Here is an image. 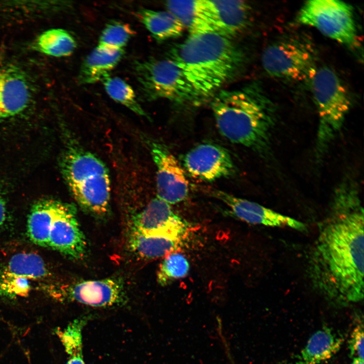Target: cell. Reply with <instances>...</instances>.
<instances>
[{"label": "cell", "mask_w": 364, "mask_h": 364, "mask_svg": "<svg viewBox=\"0 0 364 364\" xmlns=\"http://www.w3.org/2000/svg\"><path fill=\"white\" fill-rule=\"evenodd\" d=\"M310 268L315 286L329 300L345 305L362 300L363 210L352 179H344L336 188Z\"/></svg>", "instance_id": "cell-1"}, {"label": "cell", "mask_w": 364, "mask_h": 364, "mask_svg": "<svg viewBox=\"0 0 364 364\" xmlns=\"http://www.w3.org/2000/svg\"><path fill=\"white\" fill-rule=\"evenodd\" d=\"M210 105L217 128L225 138L263 156L267 155L275 108L259 83L221 90Z\"/></svg>", "instance_id": "cell-2"}, {"label": "cell", "mask_w": 364, "mask_h": 364, "mask_svg": "<svg viewBox=\"0 0 364 364\" xmlns=\"http://www.w3.org/2000/svg\"><path fill=\"white\" fill-rule=\"evenodd\" d=\"M205 100L240 71L246 58L230 38L216 32L190 35L167 53Z\"/></svg>", "instance_id": "cell-3"}, {"label": "cell", "mask_w": 364, "mask_h": 364, "mask_svg": "<svg viewBox=\"0 0 364 364\" xmlns=\"http://www.w3.org/2000/svg\"><path fill=\"white\" fill-rule=\"evenodd\" d=\"M61 169L71 194L80 207L98 217L109 213L110 178L107 167L99 158L77 143L71 142L62 156Z\"/></svg>", "instance_id": "cell-4"}, {"label": "cell", "mask_w": 364, "mask_h": 364, "mask_svg": "<svg viewBox=\"0 0 364 364\" xmlns=\"http://www.w3.org/2000/svg\"><path fill=\"white\" fill-rule=\"evenodd\" d=\"M310 81L319 119L315 156L320 161L343 126L351 100L341 79L328 67L317 68Z\"/></svg>", "instance_id": "cell-5"}, {"label": "cell", "mask_w": 364, "mask_h": 364, "mask_svg": "<svg viewBox=\"0 0 364 364\" xmlns=\"http://www.w3.org/2000/svg\"><path fill=\"white\" fill-rule=\"evenodd\" d=\"M134 72L141 92L148 100L165 99L178 104L194 105L205 100L181 70L167 58L137 62Z\"/></svg>", "instance_id": "cell-6"}, {"label": "cell", "mask_w": 364, "mask_h": 364, "mask_svg": "<svg viewBox=\"0 0 364 364\" xmlns=\"http://www.w3.org/2000/svg\"><path fill=\"white\" fill-rule=\"evenodd\" d=\"M297 21L349 48L355 49L360 46L353 9L344 2L307 1L299 10Z\"/></svg>", "instance_id": "cell-7"}, {"label": "cell", "mask_w": 364, "mask_h": 364, "mask_svg": "<svg viewBox=\"0 0 364 364\" xmlns=\"http://www.w3.org/2000/svg\"><path fill=\"white\" fill-rule=\"evenodd\" d=\"M261 62L270 76L292 81H311L317 69L313 48L296 37L268 46L262 53Z\"/></svg>", "instance_id": "cell-8"}, {"label": "cell", "mask_w": 364, "mask_h": 364, "mask_svg": "<svg viewBox=\"0 0 364 364\" xmlns=\"http://www.w3.org/2000/svg\"><path fill=\"white\" fill-rule=\"evenodd\" d=\"M50 288V294L60 301L74 302L92 307L120 305L127 299L124 283L117 278L80 281Z\"/></svg>", "instance_id": "cell-9"}, {"label": "cell", "mask_w": 364, "mask_h": 364, "mask_svg": "<svg viewBox=\"0 0 364 364\" xmlns=\"http://www.w3.org/2000/svg\"><path fill=\"white\" fill-rule=\"evenodd\" d=\"M189 228L170 204L156 197L133 216L131 230L147 236L185 239Z\"/></svg>", "instance_id": "cell-10"}, {"label": "cell", "mask_w": 364, "mask_h": 364, "mask_svg": "<svg viewBox=\"0 0 364 364\" xmlns=\"http://www.w3.org/2000/svg\"><path fill=\"white\" fill-rule=\"evenodd\" d=\"M150 149L156 170V197L170 205L183 201L188 195L189 184L176 158L157 142H150Z\"/></svg>", "instance_id": "cell-11"}, {"label": "cell", "mask_w": 364, "mask_h": 364, "mask_svg": "<svg viewBox=\"0 0 364 364\" xmlns=\"http://www.w3.org/2000/svg\"><path fill=\"white\" fill-rule=\"evenodd\" d=\"M48 247L73 259L83 258L87 243L77 219L76 207L58 201L50 229Z\"/></svg>", "instance_id": "cell-12"}, {"label": "cell", "mask_w": 364, "mask_h": 364, "mask_svg": "<svg viewBox=\"0 0 364 364\" xmlns=\"http://www.w3.org/2000/svg\"><path fill=\"white\" fill-rule=\"evenodd\" d=\"M183 164L191 176L207 182L230 176L235 171L230 153L213 143H202L191 149L184 156Z\"/></svg>", "instance_id": "cell-13"}, {"label": "cell", "mask_w": 364, "mask_h": 364, "mask_svg": "<svg viewBox=\"0 0 364 364\" xmlns=\"http://www.w3.org/2000/svg\"><path fill=\"white\" fill-rule=\"evenodd\" d=\"M32 85L20 67L0 64V120L15 116L28 107L33 97Z\"/></svg>", "instance_id": "cell-14"}, {"label": "cell", "mask_w": 364, "mask_h": 364, "mask_svg": "<svg viewBox=\"0 0 364 364\" xmlns=\"http://www.w3.org/2000/svg\"><path fill=\"white\" fill-rule=\"evenodd\" d=\"M212 194L226 205L237 217L244 221L269 226L288 227L302 232L306 230V225L302 222L256 202L220 190H214Z\"/></svg>", "instance_id": "cell-15"}, {"label": "cell", "mask_w": 364, "mask_h": 364, "mask_svg": "<svg viewBox=\"0 0 364 364\" xmlns=\"http://www.w3.org/2000/svg\"><path fill=\"white\" fill-rule=\"evenodd\" d=\"M215 32L231 38L245 29L249 23L251 8L243 1H207Z\"/></svg>", "instance_id": "cell-16"}, {"label": "cell", "mask_w": 364, "mask_h": 364, "mask_svg": "<svg viewBox=\"0 0 364 364\" xmlns=\"http://www.w3.org/2000/svg\"><path fill=\"white\" fill-rule=\"evenodd\" d=\"M344 341L343 336L324 326L310 337L304 348L289 364H323L339 352Z\"/></svg>", "instance_id": "cell-17"}, {"label": "cell", "mask_w": 364, "mask_h": 364, "mask_svg": "<svg viewBox=\"0 0 364 364\" xmlns=\"http://www.w3.org/2000/svg\"><path fill=\"white\" fill-rule=\"evenodd\" d=\"M165 5L187 27L190 34L216 32L206 0L169 1Z\"/></svg>", "instance_id": "cell-18"}, {"label": "cell", "mask_w": 364, "mask_h": 364, "mask_svg": "<svg viewBox=\"0 0 364 364\" xmlns=\"http://www.w3.org/2000/svg\"><path fill=\"white\" fill-rule=\"evenodd\" d=\"M123 49H112L98 45L82 62L78 76L80 84L103 81L121 60Z\"/></svg>", "instance_id": "cell-19"}, {"label": "cell", "mask_w": 364, "mask_h": 364, "mask_svg": "<svg viewBox=\"0 0 364 364\" xmlns=\"http://www.w3.org/2000/svg\"><path fill=\"white\" fill-rule=\"evenodd\" d=\"M57 201L42 200L34 204L31 208L27 221V235L30 240L37 245L48 247Z\"/></svg>", "instance_id": "cell-20"}, {"label": "cell", "mask_w": 364, "mask_h": 364, "mask_svg": "<svg viewBox=\"0 0 364 364\" xmlns=\"http://www.w3.org/2000/svg\"><path fill=\"white\" fill-rule=\"evenodd\" d=\"M142 23L158 41L181 35L185 27L178 19L169 11L141 9L138 13Z\"/></svg>", "instance_id": "cell-21"}, {"label": "cell", "mask_w": 364, "mask_h": 364, "mask_svg": "<svg viewBox=\"0 0 364 364\" xmlns=\"http://www.w3.org/2000/svg\"><path fill=\"white\" fill-rule=\"evenodd\" d=\"M184 240L147 236L131 230L128 243L134 253L144 258L152 259L178 250L183 246Z\"/></svg>", "instance_id": "cell-22"}, {"label": "cell", "mask_w": 364, "mask_h": 364, "mask_svg": "<svg viewBox=\"0 0 364 364\" xmlns=\"http://www.w3.org/2000/svg\"><path fill=\"white\" fill-rule=\"evenodd\" d=\"M1 275L29 280L46 278L49 270L43 259L33 253H19L10 259Z\"/></svg>", "instance_id": "cell-23"}, {"label": "cell", "mask_w": 364, "mask_h": 364, "mask_svg": "<svg viewBox=\"0 0 364 364\" xmlns=\"http://www.w3.org/2000/svg\"><path fill=\"white\" fill-rule=\"evenodd\" d=\"M34 48L46 55L62 57L72 54L76 42L72 35L61 28L47 30L41 33L34 42Z\"/></svg>", "instance_id": "cell-24"}, {"label": "cell", "mask_w": 364, "mask_h": 364, "mask_svg": "<svg viewBox=\"0 0 364 364\" xmlns=\"http://www.w3.org/2000/svg\"><path fill=\"white\" fill-rule=\"evenodd\" d=\"M67 6L61 1H7L0 3V11L14 18H27L51 14Z\"/></svg>", "instance_id": "cell-25"}, {"label": "cell", "mask_w": 364, "mask_h": 364, "mask_svg": "<svg viewBox=\"0 0 364 364\" xmlns=\"http://www.w3.org/2000/svg\"><path fill=\"white\" fill-rule=\"evenodd\" d=\"M86 323L85 318L73 320L63 329L58 328V335L67 354L66 364H85L82 351V330Z\"/></svg>", "instance_id": "cell-26"}, {"label": "cell", "mask_w": 364, "mask_h": 364, "mask_svg": "<svg viewBox=\"0 0 364 364\" xmlns=\"http://www.w3.org/2000/svg\"><path fill=\"white\" fill-rule=\"evenodd\" d=\"M102 81L106 93L113 100L139 115L146 116L136 100L133 89L125 81L118 77L108 76Z\"/></svg>", "instance_id": "cell-27"}, {"label": "cell", "mask_w": 364, "mask_h": 364, "mask_svg": "<svg viewBox=\"0 0 364 364\" xmlns=\"http://www.w3.org/2000/svg\"><path fill=\"white\" fill-rule=\"evenodd\" d=\"M190 270V264L181 254L171 253L163 260L157 274L158 283L162 286L174 280L186 277Z\"/></svg>", "instance_id": "cell-28"}, {"label": "cell", "mask_w": 364, "mask_h": 364, "mask_svg": "<svg viewBox=\"0 0 364 364\" xmlns=\"http://www.w3.org/2000/svg\"><path fill=\"white\" fill-rule=\"evenodd\" d=\"M133 34V31L128 24L112 21L103 30L99 46L112 49H123Z\"/></svg>", "instance_id": "cell-29"}, {"label": "cell", "mask_w": 364, "mask_h": 364, "mask_svg": "<svg viewBox=\"0 0 364 364\" xmlns=\"http://www.w3.org/2000/svg\"><path fill=\"white\" fill-rule=\"evenodd\" d=\"M363 325L359 323L353 330L348 342L349 355L352 358L358 357L363 359Z\"/></svg>", "instance_id": "cell-30"}, {"label": "cell", "mask_w": 364, "mask_h": 364, "mask_svg": "<svg viewBox=\"0 0 364 364\" xmlns=\"http://www.w3.org/2000/svg\"><path fill=\"white\" fill-rule=\"evenodd\" d=\"M7 209L5 200L0 193V226L5 222L6 218Z\"/></svg>", "instance_id": "cell-31"}, {"label": "cell", "mask_w": 364, "mask_h": 364, "mask_svg": "<svg viewBox=\"0 0 364 364\" xmlns=\"http://www.w3.org/2000/svg\"><path fill=\"white\" fill-rule=\"evenodd\" d=\"M351 364H364L363 359L358 357L353 358V360Z\"/></svg>", "instance_id": "cell-32"}, {"label": "cell", "mask_w": 364, "mask_h": 364, "mask_svg": "<svg viewBox=\"0 0 364 364\" xmlns=\"http://www.w3.org/2000/svg\"><path fill=\"white\" fill-rule=\"evenodd\" d=\"M228 356L230 360L231 361V364H234V362L233 361V358H232V356L231 355V353H228Z\"/></svg>", "instance_id": "cell-33"}]
</instances>
